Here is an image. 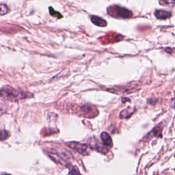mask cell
<instances>
[{
	"label": "cell",
	"mask_w": 175,
	"mask_h": 175,
	"mask_svg": "<svg viewBox=\"0 0 175 175\" xmlns=\"http://www.w3.org/2000/svg\"><path fill=\"white\" fill-rule=\"evenodd\" d=\"M28 97V94L13 88L10 86H6L0 89V98L10 101H16Z\"/></svg>",
	"instance_id": "cell-1"
},
{
	"label": "cell",
	"mask_w": 175,
	"mask_h": 175,
	"mask_svg": "<svg viewBox=\"0 0 175 175\" xmlns=\"http://www.w3.org/2000/svg\"><path fill=\"white\" fill-rule=\"evenodd\" d=\"M107 13L114 17L121 19H129L133 15L132 12L128 9L116 5L110 6L107 8Z\"/></svg>",
	"instance_id": "cell-2"
},
{
	"label": "cell",
	"mask_w": 175,
	"mask_h": 175,
	"mask_svg": "<svg viewBox=\"0 0 175 175\" xmlns=\"http://www.w3.org/2000/svg\"><path fill=\"white\" fill-rule=\"evenodd\" d=\"M69 153H67L66 150L60 151L56 150L55 149H50L48 151L49 156L52 159L55 161L57 163H60L64 165L63 164H66L70 159Z\"/></svg>",
	"instance_id": "cell-3"
},
{
	"label": "cell",
	"mask_w": 175,
	"mask_h": 175,
	"mask_svg": "<svg viewBox=\"0 0 175 175\" xmlns=\"http://www.w3.org/2000/svg\"><path fill=\"white\" fill-rule=\"evenodd\" d=\"M68 146L71 149L75 150L79 153L83 155L88 154V146L86 144H82L77 142H70L68 143Z\"/></svg>",
	"instance_id": "cell-4"
},
{
	"label": "cell",
	"mask_w": 175,
	"mask_h": 175,
	"mask_svg": "<svg viewBox=\"0 0 175 175\" xmlns=\"http://www.w3.org/2000/svg\"><path fill=\"white\" fill-rule=\"evenodd\" d=\"M161 129H162V127H161L160 125L157 126L155 128H154V129L151 131L149 134H147V136H145V137H144V140H149L150 139L153 138V137H155V136L161 137Z\"/></svg>",
	"instance_id": "cell-5"
},
{
	"label": "cell",
	"mask_w": 175,
	"mask_h": 175,
	"mask_svg": "<svg viewBox=\"0 0 175 175\" xmlns=\"http://www.w3.org/2000/svg\"><path fill=\"white\" fill-rule=\"evenodd\" d=\"M82 112L88 117H92L91 115L93 116H95V110L92 109V107L90 105H83L82 108H81Z\"/></svg>",
	"instance_id": "cell-6"
},
{
	"label": "cell",
	"mask_w": 175,
	"mask_h": 175,
	"mask_svg": "<svg viewBox=\"0 0 175 175\" xmlns=\"http://www.w3.org/2000/svg\"><path fill=\"white\" fill-rule=\"evenodd\" d=\"M155 16L157 19L165 20V19H167L170 17L171 13L170 12L161 11V10H157V11L155 12Z\"/></svg>",
	"instance_id": "cell-7"
},
{
	"label": "cell",
	"mask_w": 175,
	"mask_h": 175,
	"mask_svg": "<svg viewBox=\"0 0 175 175\" xmlns=\"http://www.w3.org/2000/svg\"><path fill=\"white\" fill-rule=\"evenodd\" d=\"M135 107H127V109L123 110L120 114V117L121 119H127L130 117L135 112Z\"/></svg>",
	"instance_id": "cell-8"
},
{
	"label": "cell",
	"mask_w": 175,
	"mask_h": 175,
	"mask_svg": "<svg viewBox=\"0 0 175 175\" xmlns=\"http://www.w3.org/2000/svg\"><path fill=\"white\" fill-rule=\"evenodd\" d=\"M92 22L97 26L99 27H105L107 25V22L103 19L97 16H91Z\"/></svg>",
	"instance_id": "cell-9"
},
{
	"label": "cell",
	"mask_w": 175,
	"mask_h": 175,
	"mask_svg": "<svg viewBox=\"0 0 175 175\" xmlns=\"http://www.w3.org/2000/svg\"><path fill=\"white\" fill-rule=\"evenodd\" d=\"M101 136V140L105 145L109 147L112 146V140L108 133L106 132H103Z\"/></svg>",
	"instance_id": "cell-10"
},
{
	"label": "cell",
	"mask_w": 175,
	"mask_h": 175,
	"mask_svg": "<svg viewBox=\"0 0 175 175\" xmlns=\"http://www.w3.org/2000/svg\"><path fill=\"white\" fill-rule=\"evenodd\" d=\"M9 12V8L7 6L4 4H0V16L4 15Z\"/></svg>",
	"instance_id": "cell-11"
},
{
	"label": "cell",
	"mask_w": 175,
	"mask_h": 175,
	"mask_svg": "<svg viewBox=\"0 0 175 175\" xmlns=\"http://www.w3.org/2000/svg\"><path fill=\"white\" fill-rule=\"evenodd\" d=\"M9 136L10 134L7 131L1 130L0 131V141H3L5 140L6 139H7Z\"/></svg>",
	"instance_id": "cell-12"
},
{
	"label": "cell",
	"mask_w": 175,
	"mask_h": 175,
	"mask_svg": "<svg viewBox=\"0 0 175 175\" xmlns=\"http://www.w3.org/2000/svg\"><path fill=\"white\" fill-rule=\"evenodd\" d=\"M69 175H80L78 168H77V166L70 167Z\"/></svg>",
	"instance_id": "cell-13"
},
{
	"label": "cell",
	"mask_w": 175,
	"mask_h": 175,
	"mask_svg": "<svg viewBox=\"0 0 175 175\" xmlns=\"http://www.w3.org/2000/svg\"><path fill=\"white\" fill-rule=\"evenodd\" d=\"M49 12H50V14H51V15H52L53 16H56V17H57V18H61L62 17V15H60V13L55 11L52 8H49Z\"/></svg>",
	"instance_id": "cell-14"
},
{
	"label": "cell",
	"mask_w": 175,
	"mask_h": 175,
	"mask_svg": "<svg viewBox=\"0 0 175 175\" xmlns=\"http://www.w3.org/2000/svg\"><path fill=\"white\" fill-rule=\"evenodd\" d=\"M162 2H166L167 4H175V0H162Z\"/></svg>",
	"instance_id": "cell-15"
},
{
	"label": "cell",
	"mask_w": 175,
	"mask_h": 175,
	"mask_svg": "<svg viewBox=\"0 0 175 175\" xmlns=\"http://www.w3.org/2000/svg\"><path fill=\"white\" fill-rule=\"evenodd\" d=\"M3 175H11V174H3Z\"/></svg>",
	"instance_id": "cell-16"
}]
</instances>
